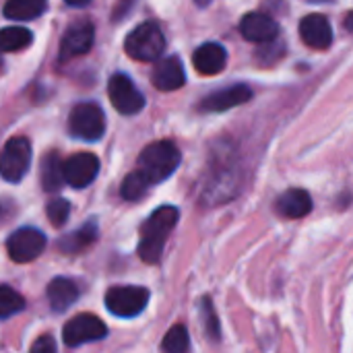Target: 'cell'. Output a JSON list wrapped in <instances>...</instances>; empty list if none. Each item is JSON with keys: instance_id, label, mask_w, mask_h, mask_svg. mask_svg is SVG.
<instances>
[{"instance_id": "ba28073f", "label": "cell", "mask_w": 353, "mask_h": 353, "mask_svg": "<svg viewBox=\"0 0 353 353\" xmlns=\"http://www.w3.org/2000/svg\"><path fill=\"white\" fill-rule=\"evenodd\" d=\"M105 333H108V327L103 325L101 319H97L93 314H79L64 325L62 339L68 347H79L83 343L103 339Z\"/></svg>"}, {"instance_id": "7a4b0ae2", "label": "cell", "mask_w": 353, "mask_h": 353, "mask_svg": "<svg viewBox=\"0 0 353 353\" xmlns=\"http://www.w3.org/2000/svg\"><path fill=\"white\" fill-rule=\"evenodd\" d=\"M180 159V149L172 141H157L143 149L139 157V170L149 178L151 184H159L178 170Z\"/></svg>"}, {"instance_id": "ffe728a7", "label": "cell", "mask_w": 353, "mask_h": 353, "mask_svg": "<svg viewBox=\"0 0 353 353\" xmlns=\"http://www.w3.org/2000/svg\"><path fill=\"white\" fill-rule=\"evenodd\" d=\"M62 184H64L62 161L58 159L56 153H50L41 161V186L46 192H56Z\"/></svg>"}, {"instance_id": "7c38bea8", "label": "cell", "mask_w": 353, "mask_h": 353, "mask_svg": "<svg viewBox=\"0 0 353 353\" xmlns=\"http://www.w3.org/2000/svg\"><path fill=\"white\" fill-rule=\"evenodd\" d=\"M248 99H252V89L246 85H232L225 89H219L211 95H207L201 103L199 110L201 112H225L232 110L236 105L246 103Z\"/></svg>"}, {"instance_id": "d6986e66", "label": "cell", "mask_w": 353, "mask_h": 353, "mask_svg": "<svg viewBox=\"0 0 353 353\" xmlns=\"http://www.w3.org/2000/svg\"><path fill=\"white\" fill-rule=\"evenodd\" d=\"M46 0H8L4 4V17L10 21H31L43 14Z\"/></svg>"}, {"instance_id": "1f68e13d", "label": "cell", "mask_w": 353, "mask_h": 353, "mask_svg": "<svg viewBox=\"0 0 353 353\" xmlns=\"http://www.w3.org/2000/svg\"><path fill=\"white\" fill-rule=\"evenodd\" d=\"M312 2H329V0H312Z\"/></svg>"}, {"instance_id": "9a60e30c", "label": "cell", "mask_w": 353, "mask_h": 353, "mask_svg": "<svg viewBox=\"0 0 353 353\" xmlns=\"http://www.w3.org/2000/svg\"><path fill=\"white\" fill-rule=\"evenodd\" d=\"M151 81L159 91L180 89L186 83V74H184V66H182L180 58H176V56L159 58L155 68H153Z\"/></svg>"}, {"instance_id": "83f0119b", "label": "cell", "mask_w": 353, "mask_h": 353, "mask_svg": "<svg viewBox=\"0 0 353 353\" xmlns=\"http://www.w3.org/2000/svg\"><path fill=\"white\" fill-rule=\"evenodd\" d=\"M31 350L35 353H39V352H54L56 350V343L52 341V337H39L33 345H31Z\"/></svg>"}, {"instance_id": "d6a6232c", "label": "cell", "mask_w": 353, "mask_h": 353, "mask_svg": "<svg viewBox=\"0 0 353 353\" xmlns=\"http://www.w3.org/2000/svg\"><path fill=\"white\" fill-rule=\"evenodd\" d=\"M0 66H2V56H0Z\"/></svg>"}, {"instance_id": "2e32d148", "label": "cell", "mask_w": 353, "mask_h": 353, "mask_svg": "<svg viewBox=\"0 0 353 353\" xmlns=\"http://www.w3.org/2000/svg\"><path fill=\"white\" fill-rule=\"evenodd\" d=\"M225 62H228V52L221 43H205L201 46L194 56H192V64L194 68L201 72V74H217L225 68Z\"/></svg>"}, {"instance_id": "30bf717a", "label": "cell", "mask_w": 353, "mask_h": 353, "mask_svg": "<svg viewBox=\"0 0 353 353\" xmlns=\"http://www.w3.org/2000/svg\"><path fill=\"white\" fill-rule=\"evenodd\" d=\"M64 182L72 188L89 186L99 172V159L93 153H74L66 161H62Z\"/></svg>"}, {"instance_id": "4dcf8cb0", "label": "cell", "mask_w": 353, "mask_h": 353, "mask_svg": "<svg viewBox=\"0 0 353 353\" xmlns=\"http://www.w3.org/2000/svg\"><path fill=\"white\" fill-rule=\"evenodd\" d=\"M194 2H196L199 6H207V4H209L211 0H194Z\"/></svg>"}, {"instance_id": "9c48e42d", "label": "cell", "mask_w": 353, "mask_h": 353, "mask_svg": "<svg viewBox=\"0 0 353 353\" xmlns=\"http://www.w3.org/2000/svg\"><path fill=\"white\" fill-rule=\"evenodd\" d=\"M43 248H46V236L35 228H21L14 234H10V238L6 240L8 256L21 265L35 261L43 252Z\"/></svg>"}, {"instance_id": "7402d4cb", "label": "cell", "mask_w": 353, "mask_h": 353, "mask_svg": "<svg viewBox=\"0 0 353 353\" xmlns=\"http://www.w3.org/2000/svg\"><path fill=\"white\" fill-rule=\"evenodd\" d=\"M149 186H151L149 178L141 170H137V172H132V174H128L124 178L120 192H122V199H126V201H139V199H143L147 194Z\"/></svg>"}, {"instance_id": "52a82bcc", "label": "cell", "mask_w": 353, "mask_h": 353, "mask_svg": "<svg viewBox=\"0 0 353 353\" xmlns=\"http://www.w3.org/2000/svg\"><path fill=\"white\" fill-rule=\"evenodd\" d=\"M108 95L110 101L114 103V108L124 114V116H132L139 114L145 108V97L143 93L137 89V85L122 72L114 74L108 83Z\"/></svg>"}, {"instance_id": "44dd1931", "label": "cell", "mask_w": 353, "mask_h": 353, "mask_svg": "<svg viewBox=\"0 0 353 353\" xmlns=\"http://www.w3.org/2000/svg\"><path fill=\"white\" fill-rule=\"evenodd\" d=\"M33 41V35L29 29L12 25L0 29V52H19L25 50Z\"/></svg>"}, {"instance_id": "8992f818", "label": "cell", "mask_w": 353, "mask_h": 353, "mask_svg": "<svg viewBox=\"0 0 353 353\" xmlns=\"http://www.w3.org/2000/svg\"><path fill=\"white\" fill-rule=\"evenodd\" d=\"M31 163V145L27 139H10L0 153V176L6 182H19L27 174Z\"/></svg>"}, {"instance_id": "603a6c76", "label": "cell", "mask_w": 353, "mask_h": 353, "mask_svg": "<svg viewBox=\"0 0 353 353\" xmlns=\"http://www.w3.org/2000/svg\"><path fill=\"white\" fill-rule=\"evenodd\" d=\"M25 308V300L19 292L8 285H0V319L19 314Z\"/></svg>"}, {"instance_id": "d4e9b609", "label": "cell", "mask_w": 353, "mask_h": 353, "mask_svg": "<svg viewBox=\"0 0 353 353\" xmlns=\"http://www.w3.org/2000/svg\"><path fill=\"white\" fill-rule=\"evenodd\" d=\"M95 238H97V228H95V223H87L83 230L74 232V234L66 240V244L62 242L60 246L66 248V250H70V252H77V250L89 246L91 242H95Z\"/></svg>"}, {"instance_id": "f1b7e54d", "label": "cell", "mask_w": 353, "mask_h": 353, "mask_svg": "<svg viewBox=\"0 0 353 353\" xmlns=\"http://www.w3.org/2000/svg\"><path fill=\"white\" fill-rule=\"evenodd\" d=\"M66 4H70V6H85V4H89L91 0H64Z\"/></svg>"}, {"instance_id": "4316f807", "label": "cell", "mask_w": 353, "mask_h": 353, "mask_svg": "<svg viewBox=\"0 0 353 353\" xmlns=\"http://www.w3.org/2000/svg\"><path fill=\"white\" fill-rule=\"evenodd\" d=\"M203 312H205V316H207V323H205L207 333L211 335V339H217V337H219V323H217V319H215V314H213V308H211V302H209V300L203 302Z\"/></svg>"}, {"instance_id": "4fadbf2b", "label": "cell", "mask_w": 353, "mask_h": 353, "mask_svg": "<svg viewBox=\"0 0 353 353\" xmlns=\"http://www.w3.org/2000/svg\"><path fill=\"white\" fill-rule=\"evenodd\" d=\"M93 39H95V29L91 23H77L68 27L60 41V58L68 60L87 54L93 46Z\"/></svg>"}, {"instance_id": "cb8c5ba5", "label": "cell", "mask_w": 353, "mask_h": 353, "mask_svg": "<svg viewBox=\"0 0 353 353\" xmlns=\"http://www.w3.org/2000/svg\"><path fill=\"white\" fill-rule=\"evenodd\" d=\"M188 347H190V339H188V331L184 325L172 327L161 343V350L168 353H184Z\"/></svg>"}, {"instance_id": "8fae6325", "label": "cell", "mask_w": 353, "mask_h": 353, "mask_svg": "<svg viewBox=\"0 0 353 353\" xmlns=\"http://www.w3.org/2000/svg\"><path fill=\"white\" fill-rule=\"evenodd\" d=\"M300 37L312 50H327L333 43V29L325 14H306L300 21Z\"/></svg>"}, {"instance_id": "ac0fdd59", "label": "cell", "mask_w": 353, "mask_h": 353, "mask_svg": "<svg viewBox=\"0 0 353 353\" xmlns=\"http://www.w3.org/2000/svg\"><path fill=\"white\" fill-rule=\"evenodd\" d=\"M79 298L77 283L66 279V277H56L48 285V302L54 312H64L68 310Z\"/></svg>"}, {"instance_id": "484cf974", "label": "cell", "mask_w": 353, "mask_h": 353, "mask_svg": "<svg viewBox=\"0 0 353 353\" xmlns=\"http://www.w3.org/2000/svg\"><path fill=\"white\" fill-rule=\"evenodd\" d=\"M46 215H48V219L52 221L54 228H62L66 223L68 215H70V205L64 199H54V201L48 203Z\"/></svg>"}, {"instance_id": "5bb4252c", "label": "cell", "mask_w": 353, "mask_h": 353, "mask_svg": "<svg viewBox=\"0 0 353 353\" xmlns=\"http://www.w3.org/2000/svg\"><path fill=\"white\" fill-rule=\"evenodd\" d=\"M240 31H242L244 39H248V41L267 43L279 35V25L275 23L273 17H269L265 12H250L242 19Z\"/></svg>"}, {"instance_id": "3957f363", "label": "cell", "mask_w": 353, "mask_h": 353, "mask_svg": "<svg viewBox=\"0 0 353 353\" xmlns=\"http://www.w3.org/2000/svg\"><path fill=\"white\" fill-rule=\"evenodd\" d=\"M124 50L130 58L141 62H153L159 60V56L165 50V37L157 23H141L137 29H132L126 35Z\"/></svg>"}, {"instance_id": "277c9868", "label": "cell", "mask_w": 353, "mask_h": 353, "mask_svg": "<svg viewBox=\"0 0 353 353\" xmlns=\"http://www.w3.org/2000/svg\"><path fill=\"white\" fill-rule=\"evenodd\" d=\"M68 130L74 139L89 141V143L99 141L105 132L103 110L93 101L74 105L70 112V118H68Z\"/></svg>"}, {"instance_id": "5b68a950", "label": "cell", "mask_w": 353, "mask_h": 353, "mask_svg": "<svg viewBox=\"0 0 353 353\" xmlns=\"http://www.w3.org/2000/svg\"><path fill=\"white\" fill-rule=\"evenodd\" d=\"M149 302V292L137 285H118L105 294V308L120 319L139 316Z\"/></svg>"}, {"instance_id": "6da1fadb", "label": "cell", "mask_w": 353, "mask_h": 353, "mask_svg": "<svg viewBox=\"0 0 353 353\" xmlns=\"http://www.w3.org/2000/svg\"><path fill=\"white\" fill-rule=\"evenodd\" d=\"M178 209L172 205L159 207L157 211L151 213V217L145 221V225L141 228V244H139V256L153 265L161 259L163 246L168 242L170 232L176 228L178 223Z\"/></svg>"}, {"instance_id": "e0dca14e", "label": "cell", "mask_w": 353, "mask_h": 353, "mask_svg": "<svg viewBox=\"0 0 353 353\" xmlns=\"http://www.w3.org/2000/svg\"><path fill=\"white\" fill-rule=\"evenodd\" d=\"M312 211V199L302 188H292L283 192L277 201V213L288 219H300L306 217Z\"/></svg>"}, {"instance_id": "f546056e", "label": "cell", "mask_w": 353, "mask_h": 353, "mask_svg": "<svg viewBox=\"0 0 353 353\" xmlns=\"http://www.w3.org/2000/svg\"><path fill=\"white\" fill-rule=\"evenodd\" d=\"M345 29H347V31H353V12H350V14L345 17Z\"/></svg>"}]
</instances>
